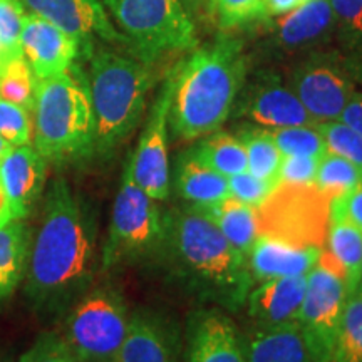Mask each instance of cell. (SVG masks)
I'll return each instance as SVG.
<instances>
[{
  "mask_svg": "<svg viewBox=\"0 0 362 362\" xmlns=\"http://www.w3.org/2000/svg\"><path fill=\"white\" fill-rule=\"evenodd\" d=\"M96 265V225L66 180L49 187L25 269V293L39 312L56 314L88 292Z\"/></svg>",
  "mask_w": 362,
  "mask_h": 362,
  "instance_id": "1",
  "label": "cell"
},
{
  "mask_svg": "<svg viewBox=\"0 0 362 362\" xmlns=\"http://www.w3.org/2000/svg\"><path fill=\"white\" fill-rule=\"evenodd\" d=\"M242 44L221 37L197 49L173 72L168 126L176 138L192 139L218 131L228 119L245 81Z\"/></svg>",
  "mask_w": 362,
  "mask_h": 362,
  "instance_id": "2",
  "label": "cell"
},
{
  "mask_svg": "<svg viewBox=\"0 0 362 362\" xmlns=\"http://www.w3.org/2000/svg\"><path fill=\"white\" fill-rule=\"evenodd\" d=\"M161 260L194 291L225 307H238L252 291L247 257L192 206L166 211Z\"/></svg>",
  "mask_w": 362,
  "mask_h": 362,
  "instance_id": "3",
  "label": "cell"
},
{
  "mask_svg": "<svg viewBox=\"0 0 362 362\" xmlns=\"http://www.w3.org/2000/svg\"><path fill=\"white\" fill-rule=\"evenodd\" d=\"M88 86L94 116L93 153L107 156L141 121L151 74L139 59L98 49L90 52Z\"/></svg>",
  "mask_w": 362,
  "mask_h": 362,
  "instance_id": "4",
  "label": "cell"
},
{
  "mask_svg": "<svg viewBox=\"0 0 362 362\" xmlns=\"http://www.w3.org/2000/svg\"><path fill=\"white\" fill-rule=\"evenodd\" d=\"M34 148L47 163H67L93 153V104L88 76L78 66L37 81Z\"/></svg>",
  "mask_w": 362,
  "mask_h": 362,
  "instance_id": "5",
  "label": "cell"
},
{
  "mask_svg": "<svg viewBox=\"0 0 362 362\" xmlns=\"http://www.w3.org/2000/svg\"><path fill=\"white\" fill-rule=\"evenodd\" d=\"M166 237V211L160 202L138 187L126 163L112 205L107 238L101 252V269L161 260Z\"/></svg>",
  "mask_w": 362,
  "mask_h": 362,
  "instance_id": "6",
  "label": "cell"
},
{
  "mask_svg": "<svg viewBox=\"0 0 362 362\" xmlns=\"http://www.w3.org/2000/svg\"><path fill=\"white\" fill-rule=\"evenodd\" d=\"M139 61L197 47V30L180 0H104Z\"/></svg>",
  "mask_w": 362,
  "mask_h": 362,
  "instance_id": "7",
  "label": "cell"
},
{
  "mask_svg": "<svg viewBox=\"0 0 362 362\" xmlns=\"http://www.w3.org/2000/svg\"><path fill=\"white\" fill-rule=\"evenodd\" d=\"M255 214L259 237L320 250L325 247L330 198L314 183H277Z\"/></svg>",
  "mask_w": 362,
  "mask_h": 362,
  "instance_id": "8",
  "label": "cell"
},
{
  "mask_svg": "<svg viewBox=\"0 0 362 362\" xmlns=\"http://www.w3.org/2000/svg\"><path fill=\"white\" fill-rule=\"evenodd\" d=\"M128 325L123 297L115 288L99 287L72 305L61 337L79 362H115Z\"/></svg>",
  "mask_w": 362,
  "mask_h": 362,
  "instance_id": "9",
  "label": "cell"
},
{
  "mask_svg": "<svg viewBox=\"0 0 362 362\" xmlns=\"http://www.w3.org/2000/svg\"><path fill=\"white\" fill-rule=\"evenodd\" d=\"M347 296L346 274L322 248L317 264L307 274L305 296L298 314V327L314 362H334Z\"/></svg>",
  "mask_w": 362,
  "mask_h": 362,
  "instance_id": "10",
  "label": "cell"
},
{
  "mask_svg": "<svg viewBox=\"0 0 362 362\" xmlns=\"http://www.w3.org/2000/svg\"><path fill=\"white\" fill-rule=\"evenodd\" d=\"M173 74L161 86L153 103L146 124L139 136L138 148L129 156L131 173L138 187L153 200L166 202L171 192L168 160V112L173 98Z\"/></svg>",
  "mask_w": 362,
  "mask_h": 362,
  "instance_id": "11",
  "label": "cell"
},
{
  "mask_svg": "<svg viewBox=\"0 0 362 362\" xmlns=\"http://www.w3.org/2000/svg\"><path fill=\"white\" fill-rule=\"evenodd\" d=\"M291 88L315 124L341 119L354 86L339 67L310 62L293 72Z\"/></svg>",
  "mask_w": 362,
  "mask_h": 362,
  "instance_id": "12",
  "label": "cell"
},
{
  "mask_svg": "<svg viewBox=\"0 0 362 362\" xmlns=\"http://www.w3.org/2000/svg\"><path fill=\"white\" fill-rule=\"evenodd\" d=\"M30 13L52 22L71 37L78 40L79 47L90 54V39L94 35L110 42H126L124 35L117 34L107 19L101 0H21Z\"/></svg>",
  "mask_w": 362,
  "mask_h": 362,
  "instance_id": "13",
  "label": "cell"
},
{
  "mask_svg": "<svg viewBox=\"0 0 362 362\" xmlns=\"http://www.w3.org/2000/svg\"><path fill=\"white\" fill-rule=\"evenodd\" d=\"M21 45L22 56L37 81L71 69L81 51L78 40L35 13L25 16Z\"/></svg>",
  "mask_w": 362,
  "mask_h": 362,
  "instance_id": "14",
  "label": "cell"
},
{
  "mask_svg": "<svg viewBox=\"0 0 362 362\" xmlns=\"http://www.w3.org/2000/svg\"><path fill=\"white\" fill-rule=\"evenodd\" d=\"M47 160L33 144L13 146L0 163V183L7 194L12 218L24 220L33 214L44 193Z\"/></svg>",
  "mask_w": 362,
  "mask_h": 362,
  "instance_id": "15",
  "label": "cell"
},
{
  "mask_svg": "<svg viewBox=\"0 0 362 362\" xmlns=\"http://www.w3.org/2000/svg\"><path fill=\"white\" fill-rule=\"evenodd\" d=\"M307 275L280 277L253 285L247 296L248 315L257 327L298 324Z\"/></svg>",
  "mask_w": 362,
  "mask_h": 362,
  "instance_id": "16",
  "label": "cell"
},
{
  "mask_svg": "<svg viewBox=\"0 0 362 362\" xmlns=\"http://www.w3.org/2000/svg\"><path fill=\"white\" fill-rule=\"evenodd\" d=\"M243 115L267 129L315 124L291 86H284L275 76L253 86L243 106Z\"/></svg>",
  "mask_w": 362,
  "mask_h": 362,
  "instance_id": "17",
  "label": "cell"
},
{
  "mask_svg": "<svg viewBox=\"0 0 362 362\" xmlns=\"http://www.w3.org/2000/svg\"><path fill=\"white\" fill-rule=\"evenodd\" d=\"M320 248L297 247L269 237H259L247 253L252 287L265 280L307 275L317 264Z\"/></svg>",
  "mask_w": 362,
  "mask_h": 362,
  "instance_id": "18",
  "label": "cell"
},
{
  "mask_svg": "<svg viewBox=\"0 0 362 362\" xmlns=\"http://www.w3.org/2000/svg\"><path fill=\"white\" fill-rule=\"evenodd\" d=\"M187 362H245V342L228 317L206 312L193 322Z\"/></svg>",
  "mask_w": 362,
  "mask_h": 362,
  "instance_id": "19",
  "label": "cell"
},
{
  "mask_svg": "<svg viewBox=\"0 0 362 362\" xmlns=\"http://www.w3.org/2000/svg\"><path fill=\"white\" fill-rule=\"evenodd\" d=\"M175 339L160 319L144 312L129 315L128 332L115 362H176Z\"/></svg>",
  "mask_w": 362,
  "mask_h": 362,
  "instance_id": "20",
  "label": "cell"
},
{
  "mask_svg": "<svg viewBox=\"0 0 362 362\" xmlns=\"http://www.w3.org/2000/svg\"><path fill=\"white\" fill-rule=\"evenodd\" d=\"M245 362H314L298 324L257 327L245 346Z\"/></svg>",
  "mask_w": 362,
  "mask_h": 362,
  "instance_id": "21",
  "label": "cell"
},
{
  "mask_svg": "<svg viewBox=\"0 0 362 362\" xmlns=\"http://www.w3.org/2000/svg\"><path fill=\"white\" fill-rule=\"evenodd\" d=\"M192 208L210 220L221 235L245 257L255 240L259 238L255 208L245 205L237 198L226 197L225 200L211 203V205Z\"/></svg>",
  "mask_w": 362,
  "mask_h": 362,
  "instance_id": "22",
  "label": "cell"
},
{
  "mask_svg": "<svg viewBox=\"0 0 362 362\" xmlns=\"http://www.w3.org/2000/svg\"><path fill=\"white\" fill-rule=\"evenodd\" d=\"M336 24L329 0H310L288 13H284L277 22L280 44L287 47H300L324 39Z\"/></svg>",
  "mask_w": 362,
  "mask_h": 362,
  "instance_id": "23",
  "label": "cell"
},
{
  "mask_svg": "<svg viewBox=\"0 0 362 362\" xmlns=\"http://www.w3.org/2000/svg\"><path fill=\"white\" fill-rule=\"evenodd\" d=\"M176 192L189 206H206L230 197L228 178L187 153L176 170Z\"/></svg>",
  "mask_w": 362,
  "mask_h": 362,
  "instance_id": "24",
  "label": "cell"
},
{
  "mask_svg": "<svg viewBox=\"0 0 362 362\" xmlns=\"http://www.w3.org/2000/svg\"><path fill=\"white\" fill-rule=\"evenodd\" d=\"M33 232L22 220L0 228V302L11 297L25 277Z\"/></svg>",
  "mask_w": 362,
  "mask_h": 362,
  "instance_id": "25",
  "label": "cell"
},
{
  "mask_svg": "<svg viewBox=\"0 0 362 362\" xmlns=\"http://www.w3.org/2000/svg\"><path fill=\"white\" fill-rule=\"evenodd\" d=\"M324 248L346 274L347 291H356L362 280V230L349 220L334 216Z\"/></svg>",
  "mask_w": 362,
  "mask_h": 362,
  "instance_id": "26",
  "label": "cell"
},
{
  "mask_svg": "<svg viewBox=\"0 0 362 362\" xmlns=\"http://www.w3.org/2000/svg\"><path fill=\"white\" fill-rule=\"evenodd\" d=\"M188 153L194 160L206 165L208 168L218 171L226 178L248 170L247 151L242 141L237 136L221 133V131L205 136Z\"/></svg>",
  "mask_w": 362,
  "mask_h": 362,
  "instance_id": "27",
  "label": "cell"
},
{
  "mask_svg": "<svg viewBox=\"0 0 362 362\" xmlns=\"http://www.w3.org/2000/svg\"><path fill=\"white\" fill-rule=\"evenodd\" d=\"M237 138L242 141L247 151L248 171L259 178L277 181L282 155H280L277 144L272 139L270 131L267 128H247L240 131Z\"/></svg>",
  "mask_w": 362,
  "mask_h": 362,
  "instance_id": "28",
  "label": "cell"
},
{
  "mask_svg": "<svg viewBox=\"0 0 362 362\" xmlns=\"http://www.w3.org/2000/svg\"><path fill=\"white\" fill-rule=\"evenodd\" d=\"M334 362H362V284L347 296Z\"/></svg>",
  "mask_w": 362,
  "mask_h": 362,
  "instance_id": "29",
  "label": "cell"
},
{
  "mask_svg": "<svg viewBox=\"0 0 362 362\" xmlns=\"http://www.w3.org/2000/svg\"><path fill=\"white\" fill-rule=\"evenodd\" d=\"M362 181V170L354 163L325 151L319 160L314 185L320 192L332 198L349 193Z\"/></svg>",
  "mask_w": 362,
  "mask_h": 362,
  "instance_id": "30",
  "label": "cell"
},
{
  "mask_svg": "<svg viewBox=\"0 0 362 362\" xmlns=\"http://www.w3.org/2000/svg\"><path fill=\"white\" fill-rule=\"evenodd\" d=\"M35 79L33 69L24 57L8 61L0 71V98L34 112Z\"/></svg>",
  "mask_w": 362,
  "mask_h": 362,
  "instance_id": "31",
  "label": "cell"
},
{
  "mask_svg": "<svg viewBox=\"0 0 362 362\" xmlns=\"http://www.w3.org/2000/svg\"><path fill=\"white\" fill-rule=\"evenodd\" d=\"M282 156H314L322 158L325 143L315 124L287 126L269 129Z\"/></svg>",
  "mask_w": 362,
  "mask_h": 362,
  "instance_id": "32",
  "label": "cell"
},
{
  "mask_svg": "<svg viewBox=\"0 0 362 362\" xmlns=\"http://www.w3.org/2000/svg\"><path fill=\"white\" fill-rule=\"evenodd\" d=\"M322 134L327 153L337 155L344 160L354 163L362 170V136L349 128L341 119L315 124Z\"/></svg>",
  "mask_w": 362,
  "mask_h": 362,
  "instance_id": "33",
  "label": "cell"
},
{
  "mask_svg": "<svg viewBox=\"0 0 362 362\" xmlns=\"http://www.w3.org/2000/svg\"><path fill=\"white\" fill-rule=\"evenodd\" d=\"M25 11L21 0H0V44H2L6 64L22 56L21 34Z\"/></svg>",
  "mask_w": 362,
  "mask_h": 362,
  "instance_id": "34",
  "label": "cell"
},
{
  "mask_svg": "<svg viewBox=\"0 0 362 362\" xmlns=\"http://www.w3.org/2000/svg\"><path fill=\"white\" fill-rule=\"evenodd\" d=\"M33 112L0 98V136L12 146L30 144L34 139Z\"/></svg>",
  "mask_w": 362,
  "mask_h": 362,
  "instance_id": "35",
  "label": "cell"
},
{
  "mask_svg": "<svg viewBox=\"0 0 362 362\" xmlns=\"http://www.w3.org/2000/svg\"><path fill=\"white\" fill-rule=\"evenodd\" d=\"M275 187H277V181L259 178L248 170L243 173L228 176L230 197L237 198L252 208L260 206Z\"/></svg>",
  "mask_w": 362,
  "mask_h": 362,
  "instance_id": "36",
  "label": "cell"
},
{
  "mask_svg": "<svg viewBox=\"0 0 362 362\" xmlns=\"http://www.w3.org/2000/svg\"><path fill=\"white\" fill-rule=\"evenodd\" d=\"M19 362H79L61 334L42 332L27 349Z\"/></svg>",
  "mask_w": 362,
  "mask_h": 362,
  "instance_id": "37",
  "label": "cell"
},
{
  "mask_svg": "<svg viewBox=\"0 0 362 362\" xmlns=\"http://www.w3.org/2000/svg\"><path fill=\"white\" fill-rule=\"evenodd\" d=\"M220 24L237 27L267 16L265 0H214Z\"/></svg>",
  "mask_w": 362,
  "mask_h": 362,
  "instance_id": "38",
  "label": "cell"
},
{
  "mask_svg": "<svg viewBox=\"0 0 362 362\" xmlns=\"http://www.w3.org/2000/svg\"><path fill=\"white\" fill-rule=\"evenodd\" d=\"M320 158L314 156H282L277 181L279 183L305 185L314 183Z\"/></svg>",
  "mask_w": 362,
  "mask_h": 362,
  "instance_id": "39",
  "label": "cell"
},
{
  "mask_svg": "<svg viewBox=\"0 0 362 362\" xmlns=\"http://www.w3.org/2000/svg\"><path fill=\"white\" fill-rule=\"evenodd\" d=\"M344 35L362 44V0H329Z\"/></svg>",
  "mask_w": 362,
  "mask_h": 362,
  "instance_id": "40",
  "label": "cell"
},
{
  "mask_svg": "<svg viewBox=\"0 0 362 362\" xmlns=\"http://www.w3.org/2000/svg\"><path fill=\"white\" fill-rule=\"evenodd\" d=\"M341 216L362 230V181L352 192L330 200V218Z\"/></svg>",
  "mask_w": 362,
  "mask_h": 362,
  "instance_id": "41",
  "label": "cell"
},
{
  "mask_svg": "<svg viewBox=\"0 0 362 362\" xmlns=\"http://www.w3.org/2000/svg\"><path fill=\"white\" fill-rule=\"evenodd\" d=\"M341 121L362 136V93L354 90L347 106L344 107Z\"/></svg>",
  "mask_w": 362,
  "mask_h": 362,
  "instance_id": "42",
  "label": "cell"
},
{
  "mask_svg": "<svg viewBox=\"0 0 362 362\" xmlns=\"http://www.w3.org/2000/svg\"><path fill=\"white\" fill-rule=\"evenodd\" d=\"M302 6L300 0H265L267 16H284Z\"/></svg>",
  "mask_w": 362,
  "mask_h": 362,
  "instance_id": "43",
  "label": "cell"
},
{
  "mask_svg": "<svg viewBox=\"0 0 362 362\" xmlns=\"http://www.w3.org/2000/svg\"><path fill=\"white\" fill-rule=\"evenodd\" d=\"M12 211H11V205H8L7 194L4 192L2 183H0V228L4 225H7L8 221H12Z\"/></svg>",
  "mask_w": 362,
  "mask_h": 362,
  "instance_id": "44",
  "label": "cell"
},
{
  "mask_svg": "<svg viewBox=\"0 0 362 362\" xmlns=\"http://www.w3.org/2000/svg\"><path fill=\"white\" fill-rule=\"evenodd\" d=\"M12 148H13L12 144L8 143V141H6V139H4L2 136H0V163H2V160L7 156V153L11 151Z\"/></svg>",
  "mask_w": 362,
  "mask_h": 362,
  "instance_id": "45",
  "label": "cell"
},
{
  "mask_svg": "<svg viewBox=\"0 0 362 362\" xmlns=\"http://www.w3.org/2000/svg\"><path fill=\"white\" fill-rule=\"evenodd\" d=\"M6 66V57H4V51H2V44H0V71L4 69Z\"/></svg>",
  "mask_w": 362,
  "mask_h": 362,
  "instance_id": "46",
  "label": "cell"
},
{
  "mask_svg": "<svg viewBox=\"0 0 362 362\" xmlns=\"http://www.w3.org/2000/svg\"><path fill=\"white\" fill-rule=\"evenodd\" d=\"M300 2H302V4H305V2H310V0H300Z\"/></svg>",
  "mask_w": 362,
  "mask_h": 362,
  "instance_id": "47",
  "label": "cell"
},
{
  "mask_svg": "<svg viewBox=\"0 0 362 362\" xmlns=\"http://www.w3.org/2000/svg\"><path fill=\"white\" fill-rule=\"evenodd\" d=\"M210 2H214V0H210Z\"/></svg>",
  "mask_w": 362,
  "mask_h": 362,
  "instance_id": "48",
  "label": "cell"
},
{
  "mask_svg": "<svg viewBox=\"0 0 362 362\" xmlns=\"http://www.w3.org/2000/svg\"><path fill=\"white\" fill-rule=\"evenodd\" d=\"M361 284H362V280H361Z\"/></svg>",
  "mask_w": 362,
  "mask_h": 362,
  "instance_id": "49",
  "label": "cell"
}]
</instances>
